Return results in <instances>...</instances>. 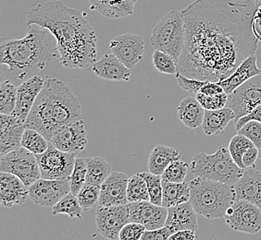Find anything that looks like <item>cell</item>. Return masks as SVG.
Here are the masks:
<instances>
[{"label": "cell", "instance_id": "cb8c5ba5", "mask_svg": "<svg viewBox=\"0 0 261 240\" xmlns=\"http://www.w3.org/2000/svg\"><path fill=\"white\" fill-rule=\"evenodd\" d=\"M91 9L108 19H121L135 13L137 0H88Z\"/></svg>", "mask_w": 261, "mask_h": 240}, {"label": "cell", "instance_id": "83f0119b", "mask_svg": "<svg viewBox=\"0 0 261 240\" xmlns=\"http://www.w3.org/2000/svg\"><path fill=\"white\" fill-rule=\"evenodd\" d=\"M162 206L166 208L179 205L190 200V185L186 181L181 183H174L162 180Z\"/></svg>", "mask_w": 261, "mask_h": 240}, {"label": "cell", "instance_id": "7402d4cb", "mask_svg": "<svg viewBox=\"0 0 261 240\" xmlns=\"http://www.w3.org/2000/svg\"><path fill=\"white\" fill-rule=\"evenodd\" d=\"M93 72L104 80L128 81L132 70L127 68L115 55L106 54L92 66Z\"/></svg>", "mask_w": 261, "mask_h": 240}, {"label": "cell", "instance_id": "ba28073f", "mask_svg": "<svg viewBox=\"0 0 261 240\" xmlns=\"http://www.w3.org/2000/svg\"><path fill=\"white\" fill-rule=\"evenodd\" d=\"M0 172L17 175L27 187L42 177L36 156L24 147L0 157Z\"/></svg>", "mask_w": 261, "mask_h": 240}, {"label": "cell", "instance_id": "816d5d0a", "mask_svg": "<svg viewBox=\"0 0 261 240\" xmlns=\"http://www.w3.org/2000/svg\"><path fill=\"white\" fill-rule=\"evenodd\" d=\"M258 158L261 160V148L258 150Z\"/></svg>", "mask_w": 261, "mask_h": 240}, {"label": "cell", "instance_id": "bcb514c9", "mask_svg": "<svg viewBox=\"0 0 261 240\" xmlns=\"http://www.w3.org/2000/svg\"><path fill=\"white\" fill-rule=\"evenodd\" d=\"M254 120V121H258L261 123V105L256 106L255 109H253L251 112H249L247 115H244L240 117L239 119L236 121V130H240L243 126L246 124L247 122Z\"/></svg>", "mask_w": 261, "mask_h": 240}, {"label": "cell", "instance_id": "9c48e42d", "mask_svg": "<svg viewBox=\"0 0 261 240\" xmlns=\"http://www.w3.org/2000/svg\"><path fill=\"white\" fill-rule=\"evenodd\" d=\"M75 153L63 152L50 143L48 149L36 155L40 167L41 175L47 179H63L70 177L75 164Z\"/></svg>", "mask_w": 261, "mask_h": 240}, {"label": "cell", "instance_id": "7dc6e473", "mask_svg": "<svg viewBox=\"0 0 261 240\" xmlns=\"http://www.w3.org/2000/svg\"><path fill=\"white\" fill-rule=\"evenodd\" d=\"M258 148L255 145L248 148L246 153L243 155V165L245 168L249 166H255L256 161L258 158Z\"/></svg>", "mask_w": 261, "mask_h": 240}, {"label": "cell", "instance_id": "8992f818", "mask_svg": "<svg viewBox=\"0 0 261 240\" xmlns=\"http://www.w3.org/2000/svg\"><path fill=\"white\" fill-rule=\"evenodd\" d=\"M190 170L196 176L230 185H236L245 172L231 158L229 149L225 147H220L213 155L199 153L194 155Z\"/></svg>", "mask_w": 261, "mask_h": 240}, {"label": "cell", "instance_id": "4dcf8cb0", "mask_svg": "<svg viewBox=\"0 0 261 240\" xmlns=\"http://www.w3.org/2000/svg\"><path fill=\"white\" fill-rule=\"evenodd\" d=\"M84 212L85 211L82 208L77 196L71 192L52 207V215L64 214L69 215L70 218L76 219H82L84 217Z\"/></svg>", "mask_w": 261, "mask_h": 240}, {"label": "cell", "instance_id": "7a4b0ae2", "mask_svg": "<svg viewBox=\"0 0 261 240\" xmlns=\"http://www.w3.org/2000/svg\"><path fill=\"white\" fill-rule=\"evenodd\" d=\"M36 23L55 35L61 65L81 70L93 65L97 56V35L80 10L52 0L34 7L26 25Z\"/></svg>", "mask_w": 261, "mask_h": 240}, {"label": "cell", "instance_id": "6da1fadb", "mask_svg": "<svg viewBox=\"0 0 261 240\" xmlns=\"http://www.w3.org/2000/svg\"><path fill=\"white\" fill-rule=\"evenodd\" d=\"M254 0H196L182 10L186 42L178 72L197 80L220 81L255 54Z\"/></svg>", "mask_w": 261, "mask_h": 240}, {"label": "cell", "instance_id": "ee69618b", "mask_svg": "<svg viewBox=\"0 0 261 240\" xmlns=\"http://www.w3.org/2000/svg\"><path fill=\"white\" fill-rule=\"evenodd\" d=\"M176 80L179 86L184 90L187 91L191 94H197L201 88L206 84L208 80H201L194 78H189L187 76L182 75L180 72L175 74Z\"/></svg>", "mask_w": 261, "mask_h": 240}, {"label": "cell", "instance_id": "ab89813d", "mask_svg": "<svg viewBox=\"0 0 261 240\" xmlns=\"http://www.w3.org/2000/svg\"><path fill=\"white\" fill-rule=\"evenodd\" d=\"M190 165H187L186 162L179 160L173 161L168 167L166 168L163 174L161 175L162 180L174 182V183H181L186 179L187 171Z\"/></svg>", "mask_w": 261, "mask_h": 240}, {"label": "cell", "instance_id": "7bdbcfd3", "mask_svg": "<svg viewBox=\"0 0 261 240\" xmlns=\"http://www.w3.org/2000/svg\"><path fill=\"white\" fill-rule=\"evenodd\" d=\"M146 227L139 223L129 222L121 229L119 239L120 240H140L144 235Z\"/></svg>", "mask_w": 261, "mask_h": 240}, {"label": "cell", "instance_id": "f546056e", "mask_svg": "<svg viewBox=\"0 0 261 240\" xmlns=\"http://www.w3.org/2000/svg\"><path fill=\"white\" fill-rule=\"evenodd\" d=\"M25 129L23 124L0 130V157L22 147L21 140Z\"/></svg>", "mask_w": 261, "mask_h": 240}, {"label": "cell", "instance_id": "603a6c76", "mask_svg": "<svg viewBox=\"0 0 261 240\" xmlns=\"http://www.w3.org/2000/svg\"><path fill=\"white\" fill-rule=\"evenodd\" d=\"M256 63L257 57L256 54H252L247 56L228 78L220 80L219 82L223 87L225 93L230 95L246 80L251 79L254 76L261 74V70Z\"/></svg>", "mask_w": 261, "mask_h": 240}, {"label": "cell", "instance_id": "277c9868", "mask_svg": "<svg viewBox=\"0 0 261 240\" xmlns=\"http://www.w3.org/2000/svg\"><path fill=\"white\" fill-rule=\"evenodd\" d=\"M80 119H83L80 101L65 82L51 78L45 80L24 125L50 141L61 126Z\"/></svg>", "mask_w": 261, "mask_h": 240}, {"label": "cell", "instance_id": "4fadbf2b", "mask_svg": "<svg viewBox=\"0 0 261 240\" xmlns=\"http://www.w3.org/2000/svg\"><path fill=\"white\" fill-rule=\"evenodd\" d=\"M96 222L97 230L104 237L119 239L121 229L130 222L128 206H99L96 211Z\"/></svg>", "mask_w": 261, "mask_h": 240}, {"label": "cell", "instance_id": "b9f144b4", "mask_svg": "<svg viewBox=\"0 0 261 240\" xmlns=\"http://www.w3.org/2000/svg\"><path fill=\"white\" fill-rule=\"evenodd\" d=\"M237 134L246 136L247 139L251 140L254 145L258 149L261 148V123L258 121L251 120L243 126L241 129L237 130Z\"/></svg>", "mask_w": 261, "mask_h": 240}, {"label": "cell", "instance_id": "ac0fdd59", "mask_svg": "<svg viewBox=\"0 0 261 240\" xmlns=\"http://www.w3.org/2000/svg\"><path fill=\"white\" fill-rule=\"evenodd\" d=\"M129 177L122 172H112L101 185L99 206L127 204Z\"/></svg>", "mask_w": 261, "mask_h": 240}, {"label": "cell", "instance_id": "4316f807", "mask_svg": "<svg viewBox=\"0 0 261 240\" xmlns=\"http://www.w3.org/2000/svg\"><path fill=\"white\" fill-rule=\"evenodd\" d=\"M179 159H181V155L177 149L163 144H158L151 151L147 162L148 171L152 174L161 175L168 165L173 161Z\"/></svg>", "mask_w": 261, "mask_h": 240}, {"label": "cell", "instance_id": "e0dca14e", "mask_svg": "<svg viewBox=\"0 0 261 240\" xmlns=\"http://www.w3.org/2000/svg\"><path fill=\"white\" fill-rule=\"evenodd\" d=\"M45 81L40 76L35 75L17 87L15 109L11 115H15L23 124H25L28 115L43 89Z\"/></svg>", "mask_w": 261, "mask_h": 240}, {"label": "cell", "instance_id": "52a82bcc", "mask_svg": "<svg viewBox=\"0 0 261 240\" xmlns=\"http://www.w3.org/2000/svg\"><path fill=\"white\" fill-rule=\"evenodd\" d=\"M186 42V25L182 11L171 10L156 23L150 37L155 50L162 51L173 56L178 63Z\"/></svg>", "mask_w": 261, "mask_h": 240}, {"label": "cell", "instance_id": "e575fe53", "mask_svg": "<svg viewBox=\"0 0 261 240\" xmlns=\"http://www.w3.org/2000/svg\"><path fill=\"white\" fill-rule=\"evenodd\" d=\"M100 190L101 186L92 185L88 183H86L81 189L77 194V198L85 212L99 205Z\"/></svg>", "mask_w": 261, "mask_h": 240}, {"label": "cell", "instance_id": "2e32d148", "mask_svg": "<svg viewBox=\"0 0 261 240\" xmlns=\"http://www.w3.org/2000/svg\"><path fill=\"white\" fill-rule=\"evenodd\" d=\"M130 222L139 223L146 230H154L165 225L168 208L152 203L150 200L128 202Z\"/></svg>", "mask_w": 261, "mask_h": 240}, {"label": "cell", "instance_id": "ffe728a7", "mask_svg": "<svg viewBox=\"0 0 261 240\" xmlns=\"http://www.w3.org/2000/svg\"><path fill=\"white\" fill-rule=\"evenodd\" d=\"M196 214L190 200L172 206L168 208L165 225L171 230V234L181 230L196 231L198 228Z\"/></svg>", "mask_w": 261, "mask_h": 240}, {"label": "cell", "instance_id": "c3c4849f", "mask_svg": "<svg viewBox=\"0 0 261 240\" xmlns=\"http://www.w3.org/2000/svg\"><path fill=\"white\" fill-rule=\"evenodd\" d=\"M202 94L206 95H216L225 91L223 87L220 84L219 81H207L205 85L203 86L199 91Z\"/></svg>", "mask_w": 261, "mask_h": 240}, {"label": "cell", "instance_id": "d6a6232c", "mask_svg": "<svg viewBox=\"0 0 261 240\" xmlns=\"http://www.w3.org/2000/svg\"><path fill=\"white\" fill-rule=\"evenodd\" d=\"M17 87L9 80L0 85V114L11 115L15 109L17 101Z\"/></svg>", "mask_w": 261, "mask_h": 240}, {"label": "cell", "instance_id": "8d00e7d4", "mask_svg": "<svg viewBox=\"0 0 261 240\" xmlns=\"http://www.w3.org/2000/svg\"><path fill=\"white\" fill-rule=\"evenodd\" d=\"M254 145L251 140L247 139L246 136L237 134L231 138L229 144V152L231 154V158L236 162L239 167L246 169L243 165V155L246 153L248 148Z\"/></svg>", "mask_w": 261, "mask_h": 240}, {"label": "cell", "instance_id": "681fc988", "mask_svg": "<svg viewBox=\"0 0 261 240\" xmlns=\"http://www.w3.org/2000/svg\"><path fill=\"white\" fill-rule=\"evenodd\" d=\"M196 231L181 230L176 232L170 236V240H194L197 238V235L195 233Z\"/></svg>", "mask_w": 261, "mask_h": 240}, {"label": "cell", "instance_id": "1f68e13d", "mask_svg": "<svg viewBox=\"0 0 261 240\" xmlns=\"http://www.w3.org/2000/svg\"><path fill=\"white\" fill-rule=\"evenodd\" d=\"M21 146L34 155H41L48 149L49 141L37 130L26 128L22 135Z\"/></svg>", "mask_w": 261, "mask_h": 240}, {"label": "cell", "instance_id": "5b68a950", "mask_svg": "<svg viewBox=\"0 0 261 240\" xmlns=\"http://www.w3.org/2000/svg\"><path fill=\"white\" fill-rule=\"evenodd\" d=\"M190 202L198 215L210 220L222 218L236 199L234 185L196 176L189 182Z\"/></svg>", "mask_w": 261, "mask_h": 240}, {"label": "cell", "instance_id": "3957f363", "mask_svg": "<svg viewBox=\"0 0 261 240\" xmlns=\"http://www.w3.org/2000/svg\"><path fill=\"white\" fill-rule=\"evenodd\" d=\"M55 35L43 26H27V34L21 39L1 38L0 64L7 80L16 86L36 75L46 66L60 58Z\"/></svg>", "mask_w": 261, "mask_h": 240}, {"label": "cell", "instance_id": "d6986e66", "mask_svg": "<svg viewBox=\"0 0 261 240\" xmlns=\"http://www.w3.org/2000/svg\"><path fill=\"white\" fill-rule=\"evenodd\" d=\"M29 198V187L17 175L0 173V203L5 208L21 205Z\"/></svg>", "mask_w": 261, "mask_h": 240}, {"label": "cell", "instance_id": "44dd1931", "mask_svg": "<svg viewBox=\"0 0 261 240\" xmlns=\"http://www.w3.org/2000/svg\"><path fill=\"white\" fill-rule=\"evenodd\" d=\"M234 190L237 200H247L261 209V171L255 168L245 171Z\"/></svg>", "mask_w": 261, "mask_h": 240}, {"label": "cell", "instance_id": "484cf974", "mask_svg": "<svg viewBox=\"0 0 261 240\" xmlns=\"http://www.w3.org/2000/svg\"><path fill=\"white\" fill-rule=\"evenodd\" d=\"M205 108L196 97H186L178 106V117L189 129H196L202 126Z\"/></svg>", "mask_w": 261, "mask_h": 240}, {"label": "cell", "instance_id": "f1b7e54d", "mask_svg": "<svg viewBox=\"0 0 261 240\" xmlns=\"http://www.w3.org/2000/svg\"><path fill=\"white\" fill-rule=\"evenodd\" d=\"M87 175L86 183L92 185L101 186L111 173V166L100 156L86 157Z\"/></svg>", "mask_w": 261, "mask_h": 240}, {"label": "cell", "instance_id": "30bf717a", "mask_svg": "<svg viewBox=\"0 0 261 240\" xmlns=\"http://www.w3.org/2000/svg\"><path fill=\"white\" fill-rule=\"evenodd\" d=\"M228 95L227 106L234 112L236 122L261 105V74L252 77Z\"/></svg>", "mask_w": 261, "mask_h": 240}, {"label": "cell", "instance_id": "60d3db41", "mask_svg": "<svg viewBox=\"0 0 261 240\" xmlns=\"http://www.w3.org/2000/svg\"><path fill=\"white\" fill-rule=\"evenodd\" d=\"M228 94L225 92L216 95H206L198 92L196 98L206 110H217L225 107L228 103Z\"/></svg>", "mask_w": 261, "mask_h": 240}, {"label": "cell", "instance_id": "d4e9b609", "mask_svg": "<svg viewBox=\"0 0 261 240\" xmlns=\"http://www.w3.org/2000/svg\"><path fill=\"white\" fill-rule=\"evenodd\" d=\"M234 118V112L229 106L217 110H205L202 130L207 136L220 134Z\"/></svg>", "mask_w": 261, "mask_h": 240}, {"label": "cell", "instance_id": "5bb4252c", "mask_svg": "<svg viewBox=\"0 0 261 240\" xmlns=\"http://www.w3.org/2000/svg\"><path fill=\"white\" fill-rule=\"evenodd\" d=\"M111 53L115 55L130 70L143 59L145 54V41L141 35L123 34L118 35L110 44Z\"/></svg>", "mask_w": 261, "mask_h": 240}, {"label": "cell", "instance_id": "8fae6325", "mask_svg": "<svg viewBox=\"0 0 261 240\" xmlns=\"http://www.w3.org/2000/svg\"><path fill=\"white\" fill-rule=\"evenodd\" d=\"M224 217L234 230L248 234H256L261 230V209L247 200H236Z\"/></svg>", "mask_w": 261, "mask_h": 240}, {"label": "cell", "instance_id": "7c38bea8", "mask_svg": "<svg viewBox=\"0 0 261 240\" xmlns=\"http://www.w3.org/2000/svg\"><path fill=\"white\" fill-rule=\"evenodd\" d=\"M70 192L69 177L47 179L41 177L29 187V198L37 205L53 207Z\"/></svg>", "mask_w": 261, "mask_h": 240}, {"label": "cell", "instance_id": "f6af8a7d", "mask_svg": "<svg viewBox=\"0 0 261 240\" xmlns=\"http://www.w3.org/2000/svg\"><path fill=\"white\" fill-rule=\"evenodd\" d=\"M172 235L171 230L164 225L163 227L154 229V230H146L144 235H142V240H166L169 239Z\"/></svg>", "mask_w": 261, "mask_h": 240}, {"label": "cell", "instance_id": "d590c367", "mask_svg": "<svg viewBox=\"0 0 261 240\" xmlns=\"http://www.w3.org/2000/svg\"><path fill=\"white\" fill-rule=\"evenodd\" d=\"M87 164L85 157H76L74 168L69 179L70 183V192L77 196L81 189L86 183Z\"/></svg>", "mask_w": 261, "mask_h": 240}, {"label": "cell", "instance_id": "9a60e30c", "mask_svg": "<svg viewBox=\"0 0 261 240\" xmlns=\"http://www.w3.org/2000/svg\"><path fill=\"white\" fill-rule=\"evenodd\" d=\"M87 142L86 125L83 119L61 126L56 130L50 140V143L56 148L63 152L75 154L85 150Z\"/></svg>", "mask_w": 261, "mask_h": 240}, {"label": "cell", "instance_id": "f907efd6", "mask_svg": "<svg viewBox=\"0 0 261 240\" xmlns=\"http://www.w3.org/2000/svg\"><path fill=\"white\" fill-rule=\"evenodd\" d=\"M254 2H255V4H256V8L261 5V0H254Z\"/></svg>", "mask_w": 261, "mask_h": 240}, {"label": "cell", "instance_id": "f35d334b", "mask_svg": "<svg viewBox=\"0 0 261 240\" xmlns=\"http://www.w3.org/2000/svg\"><path fill=\"white\" fill-rule=\"evenodd\" d=\"M153 65L156 70L164 74L175 75L178 72V63L173 56L162 51L155 50L152 56Z\"/></svg>", "mask_w": 261, "mask_h": 240}, {"label": "cell", "instance_id": "836d02e7", "mask_svg": "<svg viewBox=\"0 0 261 240\" xmlns=\"http://www.w3.org/2000/svg\"><path fill=\"white\" fill-rule=\"evenodd\" d=\"M127 198L129 202L150 200L146 180L144 179L140 173H136L129 178Z\"/></svg>", "mask_w": 261, "mask_h": 240}, {"label": "cell", "instance_id": "74e56055", "mask_svg": "<svg viewBox=\"0 0 261 240\" xmlns=\"http://www.w3.org/2000/svg\"><path fill=\"white\" fill-rule=\"evenodd\" d=\"M140 174L144 177V179L146 180L151 202L156 205L162 206L163 188L161 175L152 174L149 171L142 172Z\"/></svg>", "mask_w": 261, "mask_h": 240}]
</instances>
